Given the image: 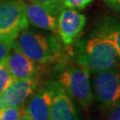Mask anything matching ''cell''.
I'll list each match as a JSON object with an SVG mask.
<instances>
[{
	"label": "cell",
	"mask_w": 120,
	"mask_h": 120,
	"mask_svg": "<svg viewBox=\"0 0 120 120\" xmlns=\"http://www.w3.org/2000/svg\"><path fill=\"white\" fill-rule=\"evenodd\" d=\"M76 62L85 66L93 74L118 68V58L115 47L101 30L79 45Z\"/></svg>",
	"instance_id": "6da1fadb"
},
{
	"label": "cell",
	"mask_w": 120,
	"mask_h": 120,
	"mask_svg": "<svg viewBox=\"0 0 120 120\" xmlns=\"http://www.w3.org/2000/svg\"><path fill=\"white\" fill-rule=\"evenodd\" d=\"M54 82L83 109H89L94 102L90 72L85 66L60 61L56 69Z\"/></svg>",
	"instance_id": "7a4b0ae2"
},
{
	"label": "cell",
	"mask_w": 120,
	"mask_h": 120,
	"mask_svg": "<svg viewBox=\"0 0 120 120\" xmlns=\"http://www.w3.org/2000/svg\"><path fill=\"white\" fill-rule=\"evenodd\" d=\"M11 45L38 64L46 65L63 60L62 51L57 40L27 29L22 30Z\"/></svg>",
	"instance_id": "3957f363"
},
{
	"label": "cell",
	"mask_w": 120,
	"mask_h": 120,
	"mask_svg": "<svg viewBox=\"0 0 120 120\" xmlns=\"http://www.w3.org/2000/svg\"><path fill=\"white\" fill-rule=\"evenodd\" d=\"M91 86L94 99L100 109L108 111L120 101V70L118 68L94 73Z\"/></svg>",
	"instance_id": "277c9868"
},
{
	"label": "cell",
	"mask_w": 120,
	"mask_h": 120,
	"mask_svg": "<svg viewBox=\"0 0 120 120\" xmlns=\"http://www.w3.org/2000/svg\"><path fill=\"white\" fill-rule=\"evenodd\" d=\"M29 22L22 0H0V40L12 43Z\"/></svg>",
	"instance_id": "5b68a950"
},
{
	"label": "cell",
	"mask_w": 120,
	"mask_h": 120,
	"mask_svg": "<svg viewBox=\"0 0 120 120\" xmlns=\"http://www.w3.org/2000/svg\"><path fill=\"white\" fill-rule=\"evenodd\" d=\"M39 86L38 78L14 79L0 94V109L25 105Z\"/></svg>",
	"instance_id": "8992f818"
},
{
	"label": "cell",
	"mask_w": 120,
	"mask_h": 120,
	"mask_svg": "<svg viewBox=\"0 0 120 120\" xmlns=\"http://www.w3.org/2000/svg\"><path fill=\"white\" fill-rule=\"evenodd\" d=\"M86 23V18L72 9L61 10L58 20V33L65 45H70L80 34Z\"/></svg>",
	"instance_id": "52a82bcc"
},
{
	"label": "cell",
	"mask_w": 120,
	"mask_h": 120,
	"mask_svg": "<svg viewBox=\"0 0 120 120\" xmlns=\"http://www.w3.org/2000/svg\"><path fill=\"white\" fill-rule=\"evenodd\" d=\"M53 89L50 120H80L73 100L54 81L50 82Z\"/></svg>",
	"instance_id": "ba28073f"
},
{
	"label": "cell",
	"mask_w": 120,
	"mask_h": 120,
	"mask_svg": "<svg viewBox=\"0 0 120 120\" xmlns=\"http://www.w3.org/2000/svg\"><path fill=\"white\" fill-rule=\"evenodd\" d=\"M53 89L50 83L44 88H38L25 105V110L32 120H50Z\"/></svg>",
	"instance_id": "9c48e42d"
},
{
	"label": "cell",
	"mask_w": 120,
	"mask_h": 120,
	"mask_svg": "<svg viewBox=\"0 0 120 120\" xmlns=\"http://www.w3.org/2000/svg\"><path fill=\"white\" fill-rule=\"evenodd\" d=\"M6 65L13 79L38 78L40 67L22 52L12 47L6 60Z\"/></svg>",
	"instance_id": "30bf717a"
},
{
	"label": "cell",
	"mask_w": 120,
	"mask_h": 120,
	"mask_svg": "<svg viewBox=\"0 0 120 120\" xmlns=\"http://www.w3.org/2000/svg\"><path fill=\"white\" fill-rule=\"evenodd\" d=\"M25 13L28 22L32 25L52 32L58 31V21L55 15L46 8L30 2L25 4Z\"/></svg>",
	"instance_id": "8fae6325"
},
{
	"label": "cell",
	"mask_w": 120,
	"mask_h": 120,
	"mask_svg": "<svg viewBox=\"0 0 120 120\" xmlns=\"http://www.w3.org/2000/svg\"><path fill=\"white\" fill-rule=\"evenodd\" d=\"M100 30L107 36L114 45L120 61V22L115 20L107 19L101 26Z\"/></svg>",
	"instance_id": "7c38bea8"
},
{
	"label": "cell",
	"mask_w": 120,
	"mask_h": 120,
	"mask_svg": "<svg viewBox=\"0 0 120 120\" xmlns=\"http://www.w3.org/2000/svg\"><path fill=\"white\" fill-rule=\"evenodd\" d=\"M25 105L1 108L0 120H18L25 109Z\"/></svg>",
	"instance_id": "4fadbf2b"
},
{
	"label": "cell",
	"mask_w": 120,
	"mask_h": 120,
	"mask_svg": "<svg viewBox=\"0 0 120 120\" xmlns=\"http://www.w3.org/2000/svg\"><path fill=\"white\" fill-rule=\"evenodd\" d=\"M13 80L14 79L6 65V62H0V94Z\"/></svg>",
	"instance_id": "5bb4252c"
},
{
	"label": "cell",
	"mask_w": 120,
	"mask_h": 120,
	"mask_svg": "<svg viewBox=\"0 0 120 120\" xmlns=\"http://www.w3.org/2000/svg\"><path fill=\"white\" fill-rule=\"evenodd\" d=\"M30 1L46 8L54 15L59 13L60 10H61V7L63 5L61 0H30Z\"/></svg>",
	"instance_id": "9a60e30c"
},
{
	"label": "cell",
	"mask_w": 120,
	"mask_h": 120,
	"mask_svg": "<svg viewBox=\"0 0 120 120\" xmlns=\"http://www.w3.org/2000/svg\"><path fill=\"white\" fill-rule=\"evenodd\" d=\"M62 4L69 8L84 9L87 4H89L93 0H61Z\"/></svg>",
	"instance_id": "2e32d148"
},
{
	"label": "cell",
	"mask_w": 120,
	"mask_h": 120,
	"mask_svg": "<svg viewBox=\"0 0 120 120\" xmlns=\"http://www.w3.org/2000/svg\"><path fill=\"white\" fill-rule=\"evenodd\" d=\"M11 49V44L0 40V62H6Z\"/></svg>",
	"instance_id": "e0dca14e"
},
{
	"label": "cell",
	"mask_w": 120,
	"mask_h": 120,
	"mask_svg": "<svg viewBox=\"0 0 120 120\" xmlns=\"http://www.w3.org/2000/svg\"><path fill=\"white\" fill-rule=\"evenodd\" d=\"M107 120H120V101L108 110Z\"/></svg>",
	"instance_id": "ac0fdd59"
},
{
	"label": "cell",
	"mask_w": 120,
	"mask_h": 120,
	"mask_svg": "<svg viewBox=\"0 0 120 120\" xmlns=\"http://www.w3.org/2000/svg\"><path fill=\"white\" fill-rule=\"evenodd\" d=\"M108 4H109L113 9L120 12V0H104Z\"/></svg>",
	"instance_id": "d6986e66"
},
{
	"label": "cell",
	"mask_w": 120,
	"mask_h": 120,
	"mask_svg": "<svg viewBox=\"0 0 120 120\" xmlns=\"http://www.w3.org/2000/svg\"><path fill=\"white\" fill-rule=\"evenodd\" d=\"M18 120H32V119H31V117H30V115L28 114V112L24 109V111H23V113L22 114V116L19 117Z\"/></svg>",
	"instance_id": "ffe728a7"
}]
</instances>
